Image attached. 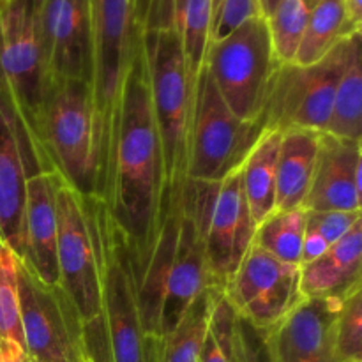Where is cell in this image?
Returning <instances> with one entry per match:
<instances>
[{"mask_svg": "<svg viewBox=\"0 0 362 362\" xmlns=\"http://www.w3.org/2000/svg\"><path fill=\"white\" fill-rule=\"evenodd\" d=\"M99 200L126 237L133 271H141L168 216L165 168L152 112L141 30L122 92L119 131Z\"/></svg>", "mask_w": 362, "mask_h": 362, "instance_id": "obj_1", "label": "cell"}, {"mask_svg": "<svg viewBox=\"0 0 362 362\" xmlns=\"http://www.w3.org/2000/svg\"><path fill=\"white\" fill-rule=\"evenodd\" d=\"M141 46L148 71L152 112L165 168L168 212L179 207L187 182L194 83L184 59L177 21L141 27Z\"/></svg>", "mask_w": 362, "mask_h": 362, "instance_id": "obj_2", "label": "cell"}, {"mask_svg": "<svg viewBox=\"0 0 362 362\" xmlns=\"http://www.w3.org/2000/svg\"><path fill=\"white\" fill-rule=\"evenodd\" d=\"M81 200L98 262L103 318L112 362H154L158 341L148 339L141 329L133 258L126 237L99 198L81 197Z\"/></svg>", "mask_w": 362, "mask_h": 362, "instance_id": "obj_3", "label": "cell"}, {"mask_svg": "<svg viewBox=\"0 0 362 362\" xmlns=\"http://www.w3.org/2000/svg\"><path fill=\"white\" fill-rule=\"evenodd\" d=\"M90 88L98 122V198H101L119 131L124 85L141 27L134 18L133 0H90Z\"/></svg>", "mask_w": 362, "mask_h": 362, "instance_id": "obj_4", "label": "cell"}, {"mask_svg": "<svg viewBox=\"0 0 362 362\" xmlns=\"http://www.w3.org/2000/svg\"><path fill=\"white\" fill-rule=\"evenodd\" d=\"M57 267L59 285L81 320L87 362H112L101 306L98 262L85 218L83 200L66 182L57 189Z\"/></svg>", "mask_w": 362, "mask_h": 362, "instance_id": "obj_5", "label": "cell"}, {"mask_svg": "<svg viewBox=\"0 0 362 362\" xmlns=\"http://www.w3.org/2000/svg\"><path fill=\"white\" fill-rule=\"evenodd\" d=\"M41 131L46 154L64 182L80 197L98 198V122L90 83L49 85Z\"/></svg>", "mask_w": 362, "mask_h": 362, "instance_id": "obj_6", "label": "cell"}, {"mask_svg": "<svg viewBox=\"0 0 362 362\" xmlns=\"http://www.w3.org/2000/svg\"><path fill=\"white\" fill-rule=\"evenodd\" d=\"M39 9L41 0H0V92L13 101L34 145L48 158L41 126L49 80L39 35Z\"/></svg>", "mask_w": 362, "mask_h": 362, "instance_id": "obj_7", "label": "cell"}, {"mask_svg": "<svg viewBox=\"0 0 362 362\" xmlns=\"http://www.w3.org/2000/svg\"><path fill=\"white\" fill-rule=\"evenodd\" d=\"M180 207L193 218L204 244L212 286L223 288L253 244V221L240 184V168L221 182L187 180Z\"/></svg>", "mask_w": 362, "mask_h": 362, "instance_id": "obj_8", "label": "cell"}, {"mask_svg": "<svg viewBox=\"0 0 362 362\" xmlns=\"http://www.w3.org/2000/svg\"><path fill=\"white\" fill-rule=\"evenodd\" d=\"M279 62L264 16L246 21L219 41L207 45L204 69L223 101L243 120H262Z\"/></svg>", "mask_w": 362, "mask_h": 362, "instance_id": "obj_9", "label": "cell"}, {"mask_svg": "<svg viewBox=\"0 0 362 362\" xmlns=\"http://www.w3.org/2000/svg\"><path fill=\"white\" fill-rule=\"evenodd\" d=\"M361 42L362 35L357 32L339 41L318 62L310 66L281 64L260 117L265 129L279 133L288 129H313L324 133L339 78Z\"/></svg>", "mask_w": 362, "mask_h": 362, "instance_id": "obj_10", "label": "cell"}, {"mask_svg": "<svg viewBox=\"0 0 362 362\" xmlns=\"http://www.w3.org/2000/svg\"><path fill=\"white\" fill-rule=\"evenodd\" d=\"M264 131L262 120H243L226 106L202 67L194 83L187 180L221 182L243 166Z\"/></svg>", "mask_w": 362, "mask_h": 362, "instance_id": "obj_11", "label": "cell"}, {"mask_svg": "<svg viewBox=\"0 0 362 362\" xmlns=\"http://www.w3.org/2000/svg\"><path fill=\"white\" fill-rule=\"evenodd\" d=\"M18 303L25 352L37 362H85L81 320L60 285L42 283L18 258Z\"/></svg>", "mask_w": 362, "mask_h": 362, "instance_id": "obj_12", "label": "cell"}, {"mask_svg": "<svg viewBox=\"0 0 362 362\" xmlns=\"http://www.w3.org/2000/svg\"><path fill=\"white\" fill-rule=\"evenodd\" d=\"M223 292L239 317L271 331L304 300L300 265L285 264L251 244Z\"/></svg>", "mask_w": 362, "mask_h": 362, "instance_id": "obj_13", "label": "cell"}, {"mask_svg": "<svg viewBox=\"0 0 362 362\" xmlns=\"http://www.w3.org/2000/svg\"><path fill=\"white\" fill-rule=\"evenodd\" d=\"M42 172H55L39 152L13 101L0 92V239L21 258L27 182Z\"/></svg>", "mask_w": 362, "mask_h": 362, "instance_id": "obj_14", "label": "cell"}, {"mask_svg": "<svg viewBox=\"0 0 362 362\" xmlns=\"http://www.w3.org/2000/svg\"><path fill=\"white\" fill-rule=\"evenodd\" d=\"M39 35L49 85L92 78L90 0H41Z\"/></svg>", "mask_w": 362, "mask_h": 362, "instance_id": "obj_15", "label": "cell"}, {"mask_svg": "<svg viewBox=\"0 0 362 362\" xmlns=\"http://www.w3.org/2000/svg\"><path fill=\"white\" fill-rule=\"evenodd\" d=\"M341 299H304L269 331L274 362H339L334 325Z\"/></svg>", "mask_w": 362, "mask_h": 362, "instance_id": "obj_16", "label": "cell"}, {"mask_svg": "<svg viewBox=\"0 0 362 362\" xmlns=\"http://www.w3.org/2000/svg\"><path fill=\"white\" fill-rule=\"evenodd\" d=\"M361 140L322 133L313 182L303 209L310 212H361Z\"/></svg>", "mask_w": 362, "mask_h": 362, "instance_id": "obj_17", "label": "cell"}, {"mask_svg": "<svg viewBox=\"0 0 362 362\" xmlns=\"http://www.w3.org/2000/svg\"><path fill=\"white\" fill-rule=\"evenodd\" d=\"M57 172H42L27 182L23 253L20 260L46 285H59L57 267Z\"/></svg>", "mask_w": 362, "mask_h": 362, "instance_id": "obj_18", "label": "cell"}, {"mask_svg": "<svg viewBox=\"0 0 362 362\" xmlns=\"http://www.w3.org/2000/svg\"><path fill=\"white\" fill-rule=\"evenodd\" d=\"M207 286H212V283L209 278L200 233L193 218L180 207L179 237L166 278L165 303L161 311V338L179 324L191 303Z\"/></svg>", "mask_w": 362, "mask_h": 362, "instance_id": "obj_19", "label": "cell"}, {"mask_svg": "<svg viewBox=\"0 0 362 362\" xmlns=\"http://www.w3.org/2000/svg\"><path fill=\"white\" fill-rule=\"evenodd\" d=\"M362 221L339 243L310 264L300 265V293L304 299H345L361 288Z\"/></svg>", "mask_w": 362, "mask_h": 362, "instance_id": "obj_20", "label": "cell"}, {"mask_svg": "<svg viewBox=\"0 0 362 362\" xmlns=\"http://www.w3.org/2000/svg\"><path fill=\"white\" fill-rule=\"evenodd\" d=\"M179 226L180 205L168 212L144 269L134 274L141 329H144V334L152 341L161 339V311L163 303H165L166 278H168L170 265L175 253Z\"/></svg>", "mask_w": 362, "mask_h": 362, "instance_id": "obj_21", "label": "cell"}, {"mask_svg": "<svg viewBox=\"0 0 362 362\" xmlns=\"http://www.w3.org/2000/svg\"><path fill=\"white\" fill-rule=\"evenodd\" d=\"M320 134L313 129L281 133L276 170V211L303 209L313 182Z\"/></svg>", "mask_w": 362, "mask_h": 362, "instance_id": "obj_22", "label": "cell"}, {"mask_svg": "<svg viewBox=\"0 0 362 362\" xmlns=\"http://www.w3.org/2000/svg\"><path fill=\"white\" fill-rule=\"evenodd\" d=\"M279 141H281L279 131L265 129L240 166L244 198L257 226L276 211V170H278Z\"/></svg>", "mask_w": 362, "mask_h": 362, "instance_id": "obj_23", "label": "cell"}, {"mask_svg": "<svg viewBox=\"0 0 362 362\" xmlns=\"http://www.w3.org/2000/svg\"><path fill=\"white\" fill-rule=\"evenodd\" d=\"M218 286H207L191 303L179 324L156 345L154 362H197L209 329L212 296Z\"/></svg>", "mask_w": 362, "mask_h": 362, "instance_id": "obj_24", "label": "cell"}, {"mask_svg": "<svg viewBox=\"0 0 362 362\" xmlns=\"http://www.w3.org/2000/svg\"><path fill=\"white\" fill-rule=\"evenodd\" d=\"M357 34L346 20L343 0H317L311 7L306 30L293 64L310 66L324 59L339 41Z\"/></svg>", "mask_w": 362, "mask_h": 362, "instance_id": "obj_25", "label": "cell"}, {"mask_svg": "<svg viewBox=\"0 0 362 362\" xmlns=\"http://www.w3.org/2000/svg\"><path fill=\"white\" fill-rule=\"evenodd\" d=\"M324 133L345 140L362 134V42L356 46L336 87L331 117Z\"/></svg>", "mask_w": 362, "mask_h": 362, "instance_id": "obj_26", "label": "cell"}, {"mask_svg": "<svg viewBox=\"0 0 362 362\" xmlns=\"http://www.w3.org/2000/svg\"><path fill=\"white\" fill-rule=\"evenodd\" d=\"M306 237V211H274L257 226L253 246L271 257L292 265H303V247Z\"/></svg>", "mask_w": 362, "mask_h": 362, "instance_id": "obj_27", "label": "cell"}, {"mask_svg": "<svg viewBox=\"0 0 362 362\" xmlns=\"http://www.w3.org/2000/svg\"><path fill=\"white\" fill-rule=\"evenodd\" d=\"M212 23V0H177V28L182 39L187 73L197 81L204 67Z\"/></svg>", "mask_w": 362, "mask_h": 362, "instance_id": "obj_28", "label": "cell"}, {"mask_svg": "<svg viewBox=\"0 0 362 362\" xmlns=\"http://www.w3.org/2000/svg\"><path fill=\"white\" fill-rule=\"evenodd\" d=\"M311 7V0H279L274 11L265 18L276 59L281 64H292L296 60Z\"/></svg>", "mask_w": 362, "mask_h": 362, "instance_id": "obj_29", "label": "cell"}, {"mask_svg": "<svg viewBox=\"0 0 362 362\" xmlns=\"http://www.w3.org/2000/svg\"><path fill=\"white\" fill-rule=\"evenodd\" d=\"M359 221H362V212L306 211V237H304L303 247V265L317 260L329 247L339 243Z\"/></svg>", "mask_w": 362, "mask_h": 362, "instance_id": "obj_30", "label": "cell"}, {"mask_svg": "<svg viewBox=\"0 0 362 362\" xmlns=\"http://www.w3.org/2000/svg\"><path fill=\"white\" fill-rule=\"evenodd\" d=\"M0 343H14L25 350L18 303V257L0 239Z\"/></svg>", "mask_w": 362, "mask_h": 362, "instance_id": "obj_31", "label": "cell"}, {"mask_svg": "<svg viewBox=\"0 0 362 362\" xmlns=\"http://www.w3.org/2000/svg\"><path fill=\"white\" fill-rule=\"evenodd\" d=\"M235 318V310L228 303L223 288H216L214 296H212V310L207 334L202 343L197 362H232Z\"/></svg>", "mask_w": 362, "mask_h": 362, "instance_id": "obj_32", "label": "cell"}, {"mask_svg": "<svg viewBox=\"0 0 362 362\" xmlns=\"http://www.w3.org/2000/svg\"><path fill=\"white\" fill-rule=\"evenodd\" d=\"M334 349L339 362H362V288L343 299L334 325Z\"/></svg>", "mask_w": 362, "mask_h": 362, "instance_id": "obj_33", "label": "cell"}, {"mask_svg": "<svg viewBox=\"0 0 362 362\" xmlns=\"http://www.w3.org/2000/svg\"><path fill=\"white\" fill-rule=\"evenodd\" d=\"M264 16L258 0H212V23L209 42L219 41L253 18Z\"/></svg>", "mask_w": 362, "mask_h": 362, "instance_id": "obj_34", "label": "cell"}, {"mask_svg": "<svg viewBox=\"0 0 362 362\" xmlns=\"http://www.w3.org/2000/svg\"><path fill=\"white\" fill-rule=\"evenodd\" d=\"M232 362H274L269 346L267 329L257 327L237 315L233 327Z\"/></svg>", "mask_w": 362, "mask_h": 362, "instance_id": "obj_35", "label": "cell"}, {"mask_svg": "<svg viewBox=\"0 0 362 362\" xmlns=\"http://www.w3.org/2000/svg\"><path fill=\"white\" fill-rule=\"evenodd\" d=\"M346 20L354 32H361L362 27V0H343Z\"/></svg>", "mask_w": 362, "mask_h": 362, "instance_id": "obj_36", "label": "cell"}, {"mask_svg": "<svg viewBox=\"0 0 362 362\" xmlns=\"http://www.w3.org/2000/svg\"><path fill=\"white\" fill-rule=\"evenodd\" d=\"M0 362H30L27 352L14 343H0Z\"/></svg>", "mask_w": 362, "mask_h": 362, "instance_id": "obj_37", "label": "cell"}, {"mask_svg": "<svg viewBox=\"0 0 362 362\" xmlns=\"http://www.w3.org/2000/svg\"><path fill=\"white\" fill-rule=\"evenodd\" d=\"M260 2V9H262V14H264V18H267L269 14L274 11V7L278 6L279 0H258Z\"/></svg>", "mask_w": 362, "mask_h": 362, "instance_id": "obj_38", "label": "cell"}, {"mask_svg": "<svg viewBox=\"0 0 362 362\" xmlns=\"http://www.w3.org/2000/svg\"><path fill=\"white\" fill-rule=\"evenodd\" d=\"M28 361H30V359H28ZM30 362H37V361H30Z\"/></svg>", "mask_w": 362, "mask_h": 362, "instance_id": "obj_39", "label": "cell"}, {"mask_svg": "<svg viewBox=\"0 0 362 362\" xmlns=\"http://www.w3.org/2000/svg\"><path fill=\"white\" fill-rule=\"evenodd\" d=\"M85 362H87V361H85Z\"/></svg>", "mask_w": 362, "mask_h": 362, "instance_id": "obj_40", "label": "cell"}]
</instances>
